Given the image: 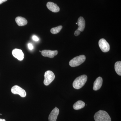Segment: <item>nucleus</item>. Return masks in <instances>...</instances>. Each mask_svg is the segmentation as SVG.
<instances>
[{
	"label": "nucleus",
	"instance_id": "2eb2a0df",
	"mask_svg": "<svg viewBox=\"0 0 121 121\" xmlns=\"http://www.w3.org/2000/svg\"><path fill=\"white\" fill-rule=\"evenodd\" d=\"M115 70L117 74L119 75H121V62L117 61L115 64Z\"/></svg>",
	"mask_w": 121,
	"mask_h": 121
},
{
	"label": "nucleus",
	"instance_id": "423d86ee",
	"mask_svg": "<svg viewBox=\"0 0 121 121\" xmlns=\"http://www.w3.org/2000/svg\"><path fill=\"white\" fill-rule=\"evenodd\" d=\"M99 47L103 52H106L109 51L110 49L109 44L105 39H100L99 41Z\"/></svg>",
	"mask_w": 121,
	"mask_h": 121
},
{
	"label": "nucleus",
	"instance_id": "f8f14e48",
	"mask_svg": "<svg viewBox=\"0 0 121 121\" xmlns=\"http://www.w3.org/2000/svg\"><path fill=\"white\" fill-rule=\"evenodd\" d=\"M77 24L78 26V29L82 32L84 31L85 27V21L83 17H80L78 20Z\"/></svg>",
	"mask_w": 121,
	"mask_h": 121
},
{
	"label": "nucleus",
	"instance_id": "20e7f679",
	"mask_svg": "<svg viewBox=\"0 0 121 121\" xmlns=\"http://www.w3.org/2000/svg\"><path fill=\"white\" fill-rule=\"evenodd\" d=\"M44 84L47 86L52 82L55 79V76L53 72L51 71L48 70L45 72L44 75Z\"/></svg>",
	"mask_w": 121,
	"mask_h": 121
},
{
	"label": "nucleus",
	"instance_id": "6ab92c4d",
	"mask_svg": "<svg viewBox=\"0 0 121 121\" xmlns=\"http://www.w3.org/2000/svg\"><path fill=\"white\" fill-rule=\"evenodd\" d=\"M33 39L35 41H38L39 40V39L36 36L34 35L33 36Z\"/></svg>",
	"mask_w": 121,
	"mask_h": 121
},
{
	"label": "nucleus",
	"instance_id": "9d476101",
	"mask_svg": "<svg viewBox=\"0 0 121 121\" xmlns=\"http://www.w3.org/2000/svg\"><path fill=\"white\" fill-rule=\"evenodd\" d=\"M48 8L52 12L54 13L58 12L60 11V8L58 6L53 2H49L47 4Z\"/></svg>",
	"mask_w": 121,
	"mask_h": 121
},
{
	"label": "nucleus",
	"instance_id": "0eeeda50",
	"mask_svg": "<svg viewBox=\"0 0 121 121\" xmlns=\"http://www.w3.org/2000/svg\"><path fill=\"white\" fill-rule=\"evenodd\" d=\"M41 54L44 56L52 58L58 54V51L56 50L51 51L50 50H44L41 52Z\"/></svg>",
	"mask_w": 121,
	"mask_h": 121
},
{
	"label": "nucleus",
	"instance_id": "4be33fe9",
	"mask_svg": "<svg viewBox=\"0 0 121 121\" xmlns=\"http://www.w3.org/2000/svg\"><path fill=\"white\" fill-rule=\"evenodd\" d=\"M0 115H2V114H0Z\"/></svg>",
	"mask_w": 121,
	"mask_h": 121
},
{
	"label": "nucleus",
	"instance_id": "f03ea898",
	"mask_svg": "<svg viewBox=\"0 0 121 121\" xmlns=\"http://www.w3.org/2000/svg\"><path fill=\"white\" fill-rule=\"evenodd\" d=\"M95 121H111V118L108 113L103 110H99L94 116Z\"/></svg>",
	"mask_w": 121,
	"mask_h": 121
},
{
	"label": "nucleus",
	"instance_id": "ddd939ff",
	"mask_svg": "<svg viewBox=\"0 0 121 121\" xmlns=\"http://www.w3.org/2000/svg\"><path fill=\"white\" fill-rule=\"evenodd\" d=\"M16 22L19 26H23L27 24V21L25 18L21 17H16Z\"/></svg>",
	"mask_w": 121,
	"mask_h": 121
},
{
	"label": "nucleus",
	"instance_id": "4468645a",
	"mask_svg": "<svg viewBox=\"0 0 121 121\" xmlns=\"http://www.w3.org/2000/svg\"><path fill=\"white\" fill-rule=\"evenodd\" d=\"M85 104L84 102L82 101H78L73 105V108L75 110H78L84 108Z\"/></svg>",
	"mask_w": 121,
	"mask_h": 121
},
{
	"label": "nucleus",
	"instance_id": "9b49d317",
	"mask_svg": "<svg viewBox=\"0 0 121 121\" xmlns=\"http://www.w3.org/2000/svg\"><path fill=\"white\" fill-rule=\"evenodd\" d=\"M103 83V79L101 77H99L96 79L94 83L93 89L94 91L99 90L101 87Z\"/></svg>",
	"mask_w": 121,
	"mask_h": 121
},
{
	"label": "nucleus",
	"instance_id": "dca6fc26",
	"mask_svg": "<svg viewBox=\"0 0 121 121\" xmlns=\"http://www.w3.org/2000/svg\"><path fill=\"white\" fill-rule=\"evenodd\" d=\"M62 26H59L53 28L51 30V32L53 34H56L59 33L62 28Z\"/></svg>",
	"mask_w": 121,
	"mask_h": 121
},
{
	"label": "nucleus",
	"instance_id": "f3484780",
	"mask_svg": "<svg viewBox=\"0 0 121 121\" xmlns=\"http://www.w3.org/2000/svg\"><path fill=\"white\" fill-rule=\"evenodd\" d=\"M80 32H81V31L78 30V29H77V30H76L75 31L74 34V35L75 36H78L80 35Z\"/></svg>",
	"mask_w": 121,
	"mask_h": 121
},
{
	"label": "nucleus",
	"instance_id": "7ed1b4c3",
	"mask_svg": "<svg viewBox=\"0 0 121 121\" xmlns=\"http://www.w3.org/2000/svg\"><path fill=\"white\" fill-rule=\"evenodd\" d=\"M86 59V56L84 55L76 56L70 60L69 63V65L71 67L78 66L84 62Z\"/></svg>",
	"mask_w": 121,
	"mask_h": 121
},
{
	"label": "nucleus",
	"instance_id": "39448f33",
	"mask_svg": "<svg viewBox=\"0 0 121 121\" xmlns=\"http://www.w3.org/2000/svg\"><path fill=\"white\" fill-rule=\"evenodd\" d=\"M11 91L13 94L19 95L22 97H25L26 96V91L19 86H14L12 87Z\"/></svg>",
	"mask_w": 121,
	"mask_h": 121
},
{
	"label": "nucleus",
	"instance_id": "aec40b11",
	"mask_svg": "<svg viewBox=\"0 0 121 121\" xmlns=\"http://www.w3.org/2000/svg\"><path fill=\"white\" fill-rule=\"evenodd\" d=\"M7 0H0V4H2L5 1H7Z\"/></svg>",
	"mask_w": 121,
	"mask_h": 121
},
{
	"label": "nucleus",
	"instance_id": "412c9836",
	"mask_svg": "<svg viewBox=\"0 0 121 121\" xmlns=\"http://www.w3.org/2000/svg\"><path fill=\"white\" fill-rule=\"evenodd\" d=\"M0 121H5V119L0 118Z\"/></svg>",
	"mask_w": 121,
	"mask_h": 121
},
{
	"label": "nucleus",
	"instance_id": "6e6552de",
	"mask_svg": "<svg viewBox=\"0 0 121 121\" xmlns=\"http://www.w3.org/2000/svg\"><path fill=\"white\" fill-rule=\"evenodd\" d=\"M59 113V110L56 107L50 113L48 117L49 121H56L58 115Z\"/></svg>",
	"mask_w": 121,
	"mask_h": 121
},
{
	"label": "nucleus",
	"instance_id": "a211bd4d",
	"mask_svg": "<svg viewBox=\"0 0 121 121\" xmlns=\"http://www.w3.org/2000/svg\"><path fill=\"white\" fill-rule=\"evenodd\" d=\"M28 47L29 50H32L33 49V46L31 43H29L28 44Z\"/></svg>",
	"mask_w": 121,
	"mask_h": 121
},
{
	"label": "nucleus",
	"instance_id": "f257e3e1",
	"mask_svg": "<svg viewBox=\"0 0 121 121\" xmlns=\"http://www.w3.org/2000/svg\"><path fill=\"white\" fill-rule=\"evenodd\" d=\"M87 77L86 75L79 76L74 80L73 86L74 89H79L82 87L87 80Z\"/></svg>",
	"mask_w": 121,
	"mask_h": 121
},
{
	"label": "nucleus",
	"instance_id": "5701e85b",
	"mask_svg": "<svg viewBox=\"0 0 121 121\" xmlns=\"http://www.w3.org/2000/svg\"><path fill=\"white\" fill-rule=\"evenodd\" d=\"M76 24H78V23H76Z\"/></svg>",
	"mask_w": 121,
	"mask_h": 121
},
{
	"label": "nucleus",
	"instance_id": "1a4fd4ad",
	"mask_svg": "<svg viewBox=\"0 0 121 121\" xmlns=\"http://www.w3.org/2000/svg\"><path fill=\"white\" fill-rule=\"evenodd\" d=\"M13 56L18 60H22L24 58V54L22 50L20 49H15L12 52Z\"/></svg>",
	"mask_w": 121,
	"mask_h": 121
}]
</instances>
